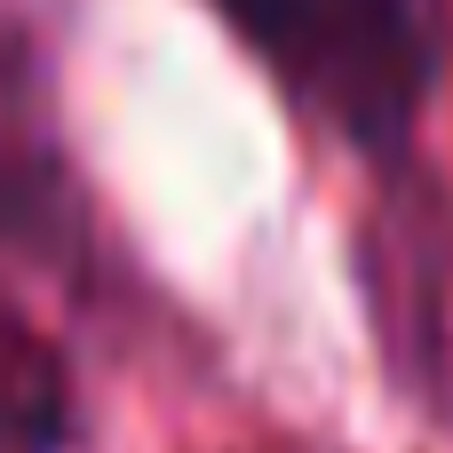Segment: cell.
<instances>
[{"mask_svg":"<svg viewBox=\"0 0 453 453\" xmlns=\"http://www.w3.org/2000/svg\"><path fill=\"white\" fill-rule=\"evenodd\" d=\"M239 40L342 135L390 143L414 127L446 64V0H215Z\"/></svg>","mask_w":453,"mask_h":453,"instance_id":"cell-1","label":"cell"},{"mask_svg":"<svg viewBox=\"0 0 453 453\" xmlns=\"http://www.w3.org/2000/svg\"><path fill=\"white\" fill-rule=\"evenodd\" d=\"M16 366H24V350H16V334H0V453H32V422L48 414V382L24 390Z\"/></svg>","mask_w":453,"mask_h":453,"instance_id":"cell-2","label":"cell"}]
</instances>
